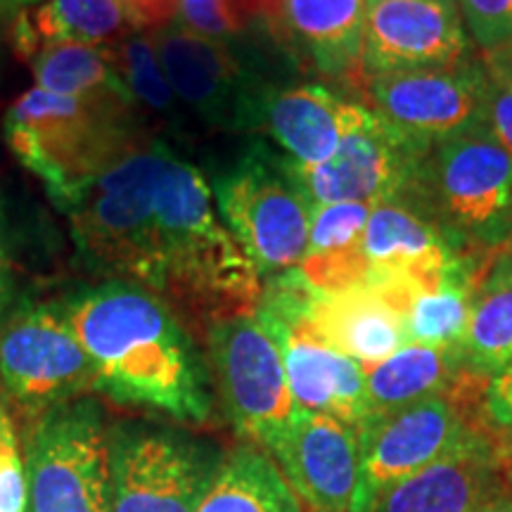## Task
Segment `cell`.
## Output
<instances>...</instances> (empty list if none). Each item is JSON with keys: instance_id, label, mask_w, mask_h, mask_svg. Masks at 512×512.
Instances as JSON below:
<instances>
[{"instance_id": "6da1fadb", "label": "cell", "mask_w": 512, "mask_h": 512, "mask_svg": "<svg viewBox=\"0 0 512 512\" xmlns=\"http://www.w3.org/2000/svg\"><path fill=\"white\" fill-rule=\"evenodd\" d=\"M83 259L214 320L252 313L264 278L221 221L207 178L143 138L67 211Z\"/></svg>"}, {"instance_id": "7a4b0ae2", "label": "cell", "mask_w": 512, "mask_h": 512, "mask_svg": "<svg viewBox=\"0 0 512 512\" xmlns=\"http://www.w3.org/2000/svg\"><path fill=\"white\" fill-rule=\"evenodd\" d=\"M60 304L91 361L95 389L178 422L211 418L209 370L169 304L124 280L81 287Z\"/></svg>"}, {"instance_id": "3957f363", "label": "cell", "mask_w": 512, "mask_h": 512, "mask_svg": "<svg viewBox=\"0 0 512 512\" xmlns=\"http://www.w3.org/2000/svg\"><path fill=\"white\" fill-rule=\"evenodd\" d=\"M5 143L64 214L110 166L147 138L133 98L31 88L3 119Z\"/></svg>"}, {"instance_id": "277c9868", "label": "cell", "mask_w": 512, "mask_h": 512, "mask_svg": "<svg viewBox=\"0 0 512 512\" xmlns=\"http://www.w3.org/2000/svg\"><path fill=\"white\" fill-rule=\"evenodd\" d=\"M463 254H494L512 238V157L489 126L434 145L406 197Z\"/></svg>"}, {"instance_id": "5b68a950", "label": "cell", "mask_w": 512, "mask_h": 512, "mask_svg": "<svg viewBox=\"0 0 512 512\" xmlns=\"http://www.w3.org/2000/svg\"><path fill=\"white\" fill-rule=\"evenodd\" d=\"M216 211L261 278L290 271L309 245L311 204L287 159L254 143L211 183Z\"/></svg>"}, {"instance_id": "8992f818", "label": "cell", "mask_w": 512, "mask_h": 512, "mask_svg": "<svg viewBox=\"0 0 512 512\" xmlns=\"http://www.w3.org/2000/svg\"><path fill=\"white\" fill-rule=\"evenodd\" d=\"M482 377L465 373L453 389L427 396L399 411L370 418L358 432L361 463L349 512H375L382 496L477 432L482 420L470 408L482 406Z\"/></svg>"}, {"instance_id": "52a82bcc", "label": "cell", "mask_w": 512, "mask_h": 512, "mask_svg": "<svg viewBox=\"0 0 512 512\" xmlns=\"http://www.w3.org/2000/svg\"><path fill=\"white\" fill-rule=\"evenodd\" d=\"M29 512H112L110 427L91 396L38 415L27 441Z\"/></svg>"}, {"instance_id": "ba28073f", "label": "cell", "mask_w": 512, "mask_h": 512, "mask_svg": "<svg viewBox=\"0 0 512 512\" xmlns=\"http://www.w3.org/2000/svg\"><path fill=\"white\" fill-rule=\"evenodd\" d=\"M209 358L235 430L273 456L299 413L275 339L254 311L238 313L209 325Z\"/></svg>"}, {"instance_id": "9c48e42d", "label": "cell", "mask_w": 512, "mask_h": 512, "mask_svg": "<svg viewBox=\"0 0 512 512\" xmlns=\"http://www.w3.org/2000/svg\"><path fill=\"white\" fill-rule=\"evenodd\" d=\"M0 384L31 418L93 392V366L60 302H24L3 318Z\"/></svg>"}, {"instance_id": "30bf717a", "label": "cell", "mask_w": 512, "mask_h": 512, "mask_svg": "<svg viewBox=\"0 0 512 512\" xmlns=\"http://www.w3.org/2000/svg\"><path fill=\"white\" fill-rule=\"evenodd\" d=\"M366 95L370 112L420 155L489 126V79L472 57L453 67L368 76Z\"/></svg>"}, {"instance_id": "8fae6325", "label": "cell", "mask_w": 512, "mask_h": 512, "mask_svg": "<svg viewBox=\"0 0 512 512\" xmlns=\"http://www.w3.org/2000/svg\"><path fill=\"white\" fill-rule=\"evenodd\" d=\"M219 463L209 446L169 427H110L112 512H197Z\"/></svg>"}, {"instance_id": "7c38bea8", "label": "cell", "mask_w": 512, "mask_h": 512, "mask_svg": "<svg viewBox=\"0 0 512 512\" xmlns=\"http://www.w3.org/2000/svg\"><path fill=\"white\" fill-rule=\"evenodd\" d=\"M285 159L294 183L313 209L318 204H377L408 197L425 155L403 143L368 107L351 102L342 143L328 162L302 166L290 157Z\"/></svg>"}, {"instance_id": "4fadbf2b", "label": "cell", "mask_w": 512, "mask_h": 512, "mask_svg": "<svg viewBox=\"0 0 512 512\" xmlns=\"http://www.w3.org/2000/svg\"><path fill=\"white\" fill-rule=\"evenodd\" d=\"M150 41L171 91L204 124L223 131L259 128V105L266 88L230 50L171 22L150 31Z\"/></svg>"}, {"instance_id": "5bb4252c", "label": "cell", "mask_w": 512, "mask_h": 512, "mask_svg": "<svg viewBox=\"0 0 512 512\" xmlns=\"http://www.w3.org/2000/svg\"><path fill=\"white\" fill-rule=\"evenodd\" d=\"M470 60V38L456 0H377L368 5L363 79Z\"/></svg>"}, {"instance_id": "9a60e30c", "label": "cell", "mask_w": 512, "mask_h": 512, "mask_svg": "<svg viewBox=\"0 0 512 512\" xmlns=\"http://www.w3.org/2000/svg\"><path fill=\"white\" fill-rule=\"evenodd\" d=\"M309 512H349L361 446L349 425L299 408L290 432L271 456Z\"/></svg>"}, {"instance_id": "2e32d148", "label": "cell", "mask_w": 512, "mask_h": 512, "mask_svg": "<svg viewBox=\"0 0 512 512\" xmlns=\"http://www.w3.org/2000/svg\"><path fill=\"white\" fill-rule=\"evenodd\" d=\"M278 344L290 392L299 408L330 415L356 434L370 420L366 370L354 358L287 328L266 313L254 311Z\"/></svg>"}, {"instance_id": "e0dca14e", "label": "cell", "mask_w": 512, "mask_h": 512, "mask_svg": "<svg viewBox=\"0 0 512 512\" xmlns=\"http://www.w3.org/2000/svg\"><path fill=\"white\" fill-rule=\"evenodd\" d=\"M494 430L479 427L456 448L382 496L375 512H475L494 494L503 453Z\"/></svg>"}, {"instance_id": "ac0fdd59", "label": "cell", "mask_w": 512, "mask_h": 512, "mask_svg": "<svg viewBox=\"0 0 512 512\" xmlns=\"http://www.w3.org/2000/svg\"><path fill=\"white\" fill-rule=\"evenodd\" d=\"M361 252L368 266L366 287L396 278H425L463 256L437 223L406 197L373 204Z\"/></svg>"}, {"instance_id": "d6986e66", "label": "cell", "mask_w": 512, "mask_h": 512, "mask_svg": "<svg viewBox=\"0 0 512 512\" xmlns=\"http://www.w3.org/2000/svg\"><path fill=\"white\" fill-rule=\"evenodd\" d=\"M368 0H280V43L318 74L358 83Z\"/></svg>"}, {"instance_id": "ffe728a7", "label": "cell", "mask_w": 512, "mask_h": 512, "mask_svg": "<svg viewBox=\"0 0 512 512\" xmlns=\"http://www.w3.org/2000/svg\"><path fill=\"white\" fill-rule=\"evenodd\" d=\"M349 105L351 102L318 83L266 88L259 105V128H264L292 162L320 166L342 143Z\"/></svg>"}, {"instance_id": "44dd1931", "label": "cell", "mask_w": 512, "mask_h": 512, "mask_svg": "<svg viewBox=\"0 0 512 512\" xmlns=\"http://www.w3.org/2000/svg\"><path fill=\"white\" fill-rule=\"evenodd\" d=\"M363 370L370 418L399 411L427 396L444 394L467 373L460 349H437L422 344H403L389 358Z\"/></svg>"}, {"instance_id": "7402d4cb", "label": "cell", "mask_w": 512, "mask_h": 512, "mask_svg": "<svg viewBox=\"0 0 512 512\" xmlns=\"http://www.w3.org/2000/svg\"><path fill=\"white\" fill-rule=\"evenodd\" d=\"M460 358L482 380L512 361V247L498 249L479 280Z\"/></svg>"}, {"instance_id": "603a6c76", "label": "cell", "mask_w": 512, "mask_h": 512, "mask_svg": "<svg viewBox=\"0 0 512 512\" xmlns=\"http://www.w3.org/2000/svg\"><path fill=\"white\" fill-rule=\"evenodd\" d=\"M197 512H302V503L278 463L245 444L221 458Z\"/></svg>"}, {"instance_id": "cb8c5ba5", "label": "cell", "mask_w": 512, "mask_h": 512, "mask_svg": "<svg viewBox=\"0 0 512 512\" xmlns=\"http://www.w3.org/2000/svg\"><path fill=\"white\" fill-rule=\"evenodd\" d=\"M128 27L133 24L119 0H43L31 17L19 19V50L34 55L53 43L110 46Z\"/></svg>"}, {"instance_id": "d4e9b609", "label": "cell", "mask_w": 512, "mask_h": 512, "mask_svg": "<svg viewBox=\"0 0 512 512\" xmlns=\"http://www.w3.org/2000/svg\"><path fill=\"white\" fill-rule=\"evenodd\" d=\"M36 88L55 95L117 93L133 98L121 81L110 46L86 43H53L31 55Z\"/></svg>"}, {"instance_id": "484cf974", "label": "cell", "mask_w": 512, "mask_h": 512, "mask_svg": "<svg viewBox=\"0 0 512 512\" xmlns=\"http://www.w3.org/2000/svg\"><path fill=\"white\" fill-rule=\"evenodd\" d=\"M112 55L121 81L126 83L136 105L147 107L169 124H176L183 114V105L166 81L150 36L128 31L126 36H121L117 46H112Z\"/></svg>"}, {"instance_id": "4316f807", "label": "cell", "mask_w": 512, "mask_h": 512, "mask_svg": "<svg viewBox=\"0 0 512 512\" xmlns=\"http://www.w3.org/2000/svg\"><path fill=\"white\" fill-rule=\"evenodd\" d=\"M456 5L479 53L512 46V0H456Z\"/></svg>"}, {"instance_id": "83f0119b", "label": "cell", "mask_w": 512, "mask_h": 512, "mask_svg": "<svg viewBox=\"0 0 512 512\" xmlns=\"http://www.w3.org/2000/svg\"><path fill=\"white\" fill-rule=\"evenodd\" d=\"M489 79V128L512 157V46L479 53Z\"/></svg>"}, {"instance_id": "f1b7e54d", "label": "cell", "mask_w": 512, "mask_h": 512, "mask_svg": "<svg viewBox=\"0 0 512 512\" xmlns=\"http://www.w3.org/2000/svg\"><path fill=\"white\" fill-rule=\"evenodd\" d=\"M27 467L19 456L17 434L12 430L0 444V512H27Z\"/></svg>"}, {"instance_id": "f546056e", "label": "cell", "mask_w": 512, "mask_h": 512, "mask_svg": "<svg viewBox=\"0 0 512 512\" xmlns=\"http://www.w3.org/2000/svg\"><path fill=\"white\" fill-rule=\"evenodd\" d=\"M482 413L491 430L512 439V361L486 377L482 392Z\"/></svg>"}, {"instance_id": "4dcf8cb0", "label": "cell", "mask_w": 512, "mask_h": 512, "mask_svg": "<svg viewBox=\"0 0 512 512\" xmlns=\"http://www.w3.org/2000/svg\"><path fill=\"white\" fill-rule=\"evenodd\" d=\"M121 8L126 10L133 29H150L166 27L176 19L178 0H119Z\"/></svg>"}, {"instance_id": "1f68e13d", "label": "cell", "mask_w": 512, "mask_h": 512, "mask_svg": "<svg viewBox=\"0 0 512 512\" xmlns=\"http://www.w3.org/2000/svg\"><path fill=\"white\" fill-rule=\"evenodd\" d=\"M3 204H0V323L8 316L12 304V271L8 242H5V223H3Z\"/></svg>"}, {"instance_id": "d6a6232c", "label": "cell", "mask_w": 512, "mask_h": 512, "mask_svg": "<svg viewBox=\"0 0 512 512\" xmlns=\"http://www.w3.org/2000/svg\"><path fill=\"white\" fill-rule=\"evenodd\" d=\"M475 512H512V489L494 491Z\"/></svg>"}, {"instance_id": "836d02e7", "label": "cell", "mask_w": 512, "mask_h": 512, "mask_svg": "<svg viewBox=\"0 0 512 512\" xmlns=\"http://www.w3.org/2000/svg\"><path fill=\"white\" fill-rule=\"evenodd\" d=\"M12 430H15V425H12V415H10V408H8V396H5L3 384H0V444H3V439L8 437Z\"/></svg>"}, {"instance_id": "e575fe53", "label": "cell", "mask_w": 512, "mask_h": 512, "mask_svg": "<svg viewBox=\"0 0 512 512\" xmlns=\"http://www.w3.org/2000/svg\"><path fill=\"white\" fill-rule=\"evenodd\" d=\"M0 69H3V46H0Z\"/></svg>"}, {"instance_id": "d590c367", "label": "cell", "mask_w": 512, "mask_h": 512, "mask_svg": "<svg viewBox=\"0 0 512 512\" xmlns=\"http://www.w3.org/2000/svg\"><path fill=\"white\" fill-rule=\"evenodd\" d=\"M17 3H34V0H17Z\"/></svg>"}, {"instance_id": "8d00e7d4", "label": "cell", "mask_w": 512, "mask_h": 512, "mask_svg": "<svg viewBox=\"0 0 512 512\" xmlns=\"http://www.w3.org/2000/svg\"><path fill=\"white\" fill-rule=\"evenodd\" d=\"M370 3H377V0H368V5H370Z\"/></svg>"}, {"instance_id": "74e56055", "label": "cell", "mask_w": 512, "mask_h": 512, "mask_svg": "<svg viewBox=\"0 0 512 512\" xmlns=\"http://www.w3.org/2000/svg\"><path fill=\"white\" fill-rule=\"evenodd\" d=\"M508 247H512V238H510V245Z\"/></svg>"}]
</instances>
